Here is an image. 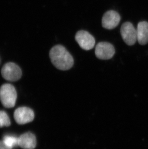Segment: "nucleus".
Returning <instances> with one entry per match:
<instances>
[{
	"instance_id": "obj_8",
	"label": "nucleus",
	"mask_w": 148,
	"mask_h": 149,
	"mask_svg": "<svg viewBox=\"0 0 148 149\" xmlns=\"http://www.w3.org/2000/svg\"><path fill=\"white\" fill-rule=\"evenodd\" d=\"M121 17L118 12L113 10L108 11L102 17V27L108 30H112L118 26Z\"/></svg>"
},
{
	"instance_id": "obj_6",
	"label": "nucleus",
	"mask_w": 148,
	"mask_h": 149,
	"mask_svg": "<svg viewBox=\"0 0 148 149\" xmlns=\"http://www.w3.org/2000/svg\"><path fill=\"white\" fill-rule=\"evenodd\" d=\"M75 39L80 47L85 50L92 49L95 45V39L88 31H78L75 34Z\"/></svg>"
},
{
	"instance_id": "obj_5",
	"label": "nucleus",
	"mask_w": 148,
	"mask_h": 149,
	"mask_svg": "<svg viewBox=\"0 0 148 149\" xmlns=\"http://www.w3.org/2000/svg\"><path fill=\"white\" fill-rule=\"evenodd\" d=\"M95 52L96 56L99 59L108 60L113 57L115 49L113 45L110 43L101 42L96 45Z\"/></svg>"
},
{
	"instance_id": "obj_3",
	"label": "nucleus",
	"mask_w": 148,
	"mask_h": 149,
	"mask_svg": "<svg viewBox=\"0 0 148 149\" xmlns=\"http://www.w3.org/2000/svg\"><path fill=\"white\" fill-rule=\"evenodd\" d=\"M1 73L4 79L11 82L18 80L22 76L21 69L13 62H8L4 64L1 69Z\"/></svg>"
},
{
	"instance_id": "obj_1",
	"label": "nucleus",
	"mask_w": 148,
	"mask_h": 149,
	"mask_svg": "<svg viewBox=\"0 0 148 149\" xmlns=\"http://www.w3.org/2000/svg\"><path fill=\"white\" fill-rule=\"evenodd\" d=\"M49 55L52 63L60 70H68L74 65L73 57L62 45L53 47L50 49Z\"/></svg>"
},
{
	"instance_id": "obj_2",
	"label": "nucleus",
	"mask_w": 148,
	"mask_h": 149,
	"mask_svg": "<svg viewBox=\"0 0 148 149\" xmlns=\"http://www.w3.org/2000/svg\"><path fill=\"white\" fill-rule=\"evenodd\" d=\"M17 93L14 86L11 84H3L0 88V100L4 107L11 108L15 105Z\"/></svg>"
},
{
	"instance_id": "obj_10",
	"label": "nucleus",
	"mask_w": 148,
	"mask_h": 149,
	"mask_svg": "<svg viewBox=\"0 0 148 149\" xmlns=\"http://www.w3.org/2000/svg\"><path fill=\"white\" fill-rule=\"evenodd\" d=\"M137 40L141 45H145L148 42V22H140L137 28Z\"/></svg>"
},
{
	"instance_id": "obj_9",
	"label": "nucleus",
	"mask_w": 148,
	"mask_h": 149,
	"mask_svg": "<svg viewBox=\"0 0 148 149\" xmlns=\"http://www.w3.org/2000/svg\"><path fill=\"white\" fill-rule=\"evenodd\" d=\"M36 144V138L32 133H25L18 137V145L23 149H34Z\"/></svg>"
},
{
	"instance_id": "obj_12",
	"label": "nucleus",
	"mask_w": 148,
	"mask_h": 149,
	"mask_svg": "<svg viewBox=\"0 0 148 149\" xmlns=\"http://www.w3.org/2000/svg\"><path fill=\"white\" fill-rule=\"evenodd\" d=\"M11 124L10 118L8 114L3 111H0V127H8Z\"/></svg>"
},
{
	"instance_id": "obj_4",
	"label": "nucleus",
	"mask_w": 148,
	"mask_h": 149,
	"mask_svg": "<svg viewBox=\"0 0 148 149\" xmlns=\"http://www.w3.org/2000/svg\"><path fill=\"white\" fill-rule=\"evenodd\" d=\"M120 33L123 40L127 45H133L137 41V31L131 23L127 22L122 25Z\"/></svg>"
},
{
	"instance_id": "obj_7",
	"label": "nucleus",
	"mask_w": 148,
	"mask_h": 149,
	"mask_svg": "<svg viewBox=\"0 0 148 149\" xmlns=\"http://www.w3.org/2000/svg\"><path fill=\"white\" fill-rule=\"evenodd\" d=\"M14 116L17 124L24 125L33 120L34 113L31 109L28 107H19L15 110Z\"/></svg>"
},
{
	"instance_id": "obj_13",
	"label": "nucleus",
	"mask_w": 148,
	"mask_h": 149,
	"mask_svg": "<svg viewBox=\"0 0 148 149\" xmlns=\"http://www.w3.org/2000/svg\"><path fill=\"white\" fill-rule=\"evenodd\" d=\"M0 149H11L4 144L3 141H0Z\"/></svg>"
},
{
	"instance_id": "obj_11",
	"label": "nucleus",
	"mask_w": 148,
	"mask_h": 149,
	"mask_svg": "<svg viewBox=\"0 0 148 149\" xmlns=\"http://www.w3.org/2000/svg\"><path fill=\"white\" fill-rule=\"evenodd\" d=\"M18 138L12 135H5L3 138V142L7 146L12 149L18 145Z\"/></svg>"
}]
</instances>
